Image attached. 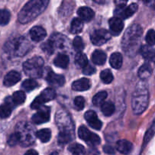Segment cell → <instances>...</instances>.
<instances>
[{"instance_id": "1", "label": "cell", "mask_w": 155, "mask_h": 155, "mask_svg": "<svg viewBox=\"0 0 155 155\" xmlns=\"http://www.w3.org/2000/svg\"><path fill=\"white\" fill-rule=\"evenodd\" d=\"M142 28L139 24H133L126 30L122 39V48L130 57H133L140 50Z\"/></svg>"}, {"instance_id": "2", "label": "cell", "mask_w": 155, "mask_h": 155, "mask_svg": "<svg viewBox=\"0 0 155 155\" xmlns=\"http://www.w3.org/2000/svg\"><path fill=\"white\" fill-rule=\"evenodd\" d=\"M56 124L59 129L58 143H69L74 138V125L69 114L64 110H60L55 116Z\"/></svg>"}, {"instance_id": "3", "label": "cell", "mask_w": 155, "mask_h": 155, "mask_svg": "<svg viewBox=\"0 0 155 155\" xmlns=\"http://www.w3.org/2000/svg\"><path fill=\"white\" fill-rule=\"evenodd\" d=\"M48 2L45 0H32L28 2L18 14V21L21 24L30 22L39 16L47 7Z\"/></svg>"}, {"instance_id": "4", "label": "cell", "mask_w": 155, "mask_h": 155, "mask_svg": "<svg viewBox=\"0 0 155 155\" xmlns=\"http://www.w3.org/2000/svg\"><path fill=\"white\" fill-rule=\"evenodd\" d=\"M149 93L144 83H139L132 95V108L135 114H141L148 107Z\"/></svg>"}, {"instance_id": "5", "label": "cell", "mask_w": 155, "mask_h": 155, "mask_svg": "<svg viewBox=\"0 0 155 155\" xmlns=\"http://www.w3.org/2000/svg\"><path fill=\"white\" fill-rule=\"evenodd\" d=\"M32 44L24 36L14 38L7 41L3 47L5 52L10 55L22 57L26 55L31 50Z\"/></svg>"}, {"instance_id": "6", "label": "cell", "mask_w": 155, "mask_h": 155, "mask_svg": "<svg viewBox=\"0 0 155 155\" xmlns=\"http://www.w3.org/2000/svg\"><path fill=\"white\" fill-rule=\"evenodd\" d=\"M15 133L19 136L20 144L22 146L28 147L34 143L36 133L31 124L25 121L19 122L16 126Z\"/></svg>"}, {"instance_id": "7", "label": "cell", "mask_w": 155, "mask_h": 155, "mask_svg": "<svg viewBox=\"0 0 155 155\" xmlns=\"http://www.w3.org/2000/svg\"><path fill=\"white\" fill-rule=\"evenodd\" d=\"M44 61L39 56L28 59L23 64V69L27 76L31 78L41 77L43 73Z\"/></svg>"}, {"instance_id": "8", "label": "cell", "mask_w": 155, "mask_h": 155, "mask_svg": "<svg viewBox=\"0 0 155 155\" xmlns=\"http://www.w3.org/2000/svg\"><path fill=\"white\" fill-rule=\"evenodd\" d=\"M56 96V92L52 88H47L42 91V93L35 98L34 101L31 104V108L34 110H38L40 107H42V104L45 102L51 101L54 99Z\"/></svg>"}, {"instance_id": "9", "label": "cell", "mask_w": 155, "mask_h": 155, "mask_svg": "<svg viewBox=\"0 0 155 155\" xmlns=\"http://www.w3.org/2000/svg\"><path fill=\"white\" fill-rule=\"evenodd\" d=\"M78 136L82 140L86 142L90 146L93 147L99 145L101 139L98 135L89 131L85 126H81L78 130Z\"/></svg>"}, {"instance_id": "10", "label": "cell", "mask_w": 155, "mask_h": 155, "mask_svg": "<svg viewBox=\"0 0 155 155\" xmlns=\"http://www.w3.org/2000/svg\"><path fill=\"white\" fill-rule=\"evenodd\" d=\"M111 38V33L105 29H98L94 30L90 36L92 44L97 46L104 45V43L110 40Z\"/></svg>"}, {"instance_id": "11", "label": "cell", "mask_w": 155, "mask_h": 155, "mask_svg": "<svg viewBox=\"0 0 155 155\" xmlns=\"http://www.w3.org/2000/svg\"><path fill=\"white\" fill-rule=\"evenodd\" d=\"M50 110L49 107L42 106L38 109V111L32 117V121L36 124H41L49 121L50 120Z\"/></svg>"}, {"instance_id": "12", "label": "cell", "mask_w": 155, "mask_h": 155, "mask_svg": "<svg viewBox=\"0 0 155 155\" xmlns=\"http://www.w3.org/2000/svg\"><path fill=\"white\" fill-rule=\"evenodd\" d=\"M138 10V5L136 3H132L127 7L124 8H117L115 10L114 14L117 18H123V19H127L133 16L136 11Z\"/></svg>"}, {"instance_id": "13", "label": "cell", "mask_w": 155, "mask_h": 155, "mask_svg": "<svg viewBox=\"0 0 155 155\" xmlns=\"http://www.w3.org/2000/svg\"><path fill=\"white\" fill-rule=\"evenodd\" d=\"M85 119L87 121L88 124L95 130H100L102 127V123L98 117L96 113L93 110L86 111L85 113Z\"/></svg>"}, {"instance_id": "14", "label": "cell", "mask_w": 155, "mask_h": 155, "mask_svg": "<svg viewBox=\"0 0 155 155\" xmlns=\"http://www.w3.org/2000/svg\"><path fill=\"white\" fill-rule=\"evenodd\" d=\"M15 104L12 102L11 97H8L5 100L4 104L0 106V119H5L11 115L12 109L15 107Z\"/></svg>"}, {"instance_id": "15", "label": "cell", "mask_w": 155, "mask_h": 155, "mask_svg": "<svg viewBox=\"0 0 155 155\" xmlns=\"http://www.w3.org/2000/svg\"><path fill=\"white\" fill-rule=\"evenodd\" d=\"M109 27L112 34L114 36H118L124 29V24L122 19L114 17L109 20Z\"/></svg>"}, {"instance_id": "16", "label": "cell", "mask_w": 155, "mask_h": 155, "mask_svg": "<svg viewBox=\"0 0 155 155\" xmlns=\"http://www.w3.org/2000/svg\"><path fill=\"white\" fill-rule=\"evenodd\" d=\"M46 80L49 85L57 86V87L62 86L65 83V79L63 76L54 74L52 71H50L49 73L47 74Z\"/></svg>"}, {"instance_id": "17", "label": "cell", "mask_w": 155, "mask_h": 155, "mask_svg": "<svg viewBox=\"0 0 155 155\" xmlns=\"http://www.w3.org/2000/svg\"><path fill=\"white\" fill-rule=\"evenodd\" d=\"M30 35L31 39L34 42H41L46 36V31H45L43 27H39V26H36V27H33L30 30Z\"/></svg>"}, {"instance_id": "18", "label": "cell", "mask_w": 155, "mask_h": 155, "mask_svg": "<svg viewBox=\"0 0 155 155\" xmlns=\"http://www.w3.org/2000/svg\"><path fill=\"white\" fill-rule=\"evenodd\" d=\"M21 76L18 72L15 71H12L8 73L4 77L3 84L5 86H12L21 80Z\"/></svg>"}, {"instance_id": "19", "label": "cell", "mask_w": 155, "mask_h": 155, "mask_svg": "<svg viewBox=\"0 0 155 155\" xmlns=\"http://www.w3.org/2000/svg\"><path fill=\"white\" fill-rule=\"evenodd\" d=\"M91 87V81L87 78H81L76 80L72 84V89L74 91H86Z\"/></svg>"}, {"instance_id": "20", "label": "cell", "mask_w": 155, "mask_h": 155, "mask_svg": "<svg viewBox=\"0 0 155 155\" xmlns=\"http://www.w3.org/2000/svg\"><path fill=\"white\" fill-rule=\"evenodd\" d=\"M65 39L64 36L61 33H54L48 39V42L54 48H62L65 45Z\"/></svg>"}, {"instance_id": "21", "label": "cell", "mask_w": 155, "mask_h": 155, "mask_svg": "<svg viewBox=\"0 0 155 155\" xmlns=\"http://www.w3.org/2000/svg\"><path fill=\"white\" fill-rule=\"evenodd\" d=\"M117 150L123 154H129L133 151V145L130 141L123 139L117 142Z\"/></svg>"}, {"instance_id": "22", "label": "cell", "mask_w": 155, "mask_h": 155, "mask_svg": "<svg viewBox=\"0 0 155 155\" xmlns=\"http://www.w3.org/2000/svg\"><path fill=\"white\" fill-rule=\"evenodd\" d=\"M79 18L82 21H89L95 16V12L89 7H81L77 11Z\"/></svg>"}, {"instance_id": "23", "label": "cell", "mask_w": 155, "mask_h": 155, "mask_svg": "<svg viewBox=\"0 0 155 155\" xmlns=\"http://www.w3.org/2000/svg\"><path fill=\"white\" fill-rule=\"evenodd\" d=\"M140 52L145 60L150 61L155 64V50L149 45H144L140 48Z\"/></svg>"}, {"instance_id": "24", "label": "cell", "mask_w": 155, "mask_h": 155, "mask_svg": "<svg viewBox=\"0 0 155 155\" xmlns=\"http://www.w3.org/2000/svg\"><path fill=\"white\" fill-rule=\"evenodd\" d=\"M152 74V68L148 63H145L140 67L138 71V76L142 80H147Z\"/></svg>"}, {"instance_id": "25", "label": "cell", "mask_w": 155, "mask_h": 155, "mask_svg": "<svg viewBox=\"0 0 155 155\" xmlns=\"http://www.w3.org/2000/svg\"><path fill=\"white\" fill-rule=\"evenodd\" d=\"M92 60L95 64L103 65L106 62L107 56L103 51L101 50H95L92 55Z\"/></svg>"}, {"instance_id": "26", "label": "cell", "mask_w": 155, "mask_h": 155, "mask_svg": "<svg viewBox=\"0 0 155 155\" xmlns=\"http://www.w3.org/2000/svg\"><path fill=\"white\" fill-rule=\"evenodd\" d=\"M70 59L67 54H58L54 60V64L55 66L61 68H67L69 64Z\"/></svg>"}, {"instance_id": "27", "label": "cell", "mask_w": 155, "mask_h": 155, "mask_svg": "<svg viewBox=\"0 0 155 155\" xmlns=\"http://www.w3.org/2000/svg\"><path fill=\"white\" fill-rule=\"evenodd\" d=\"M110 64L114 69H120L123 64V56L120 53L114 52L110 58Z\"/></svg>"}, {"instance_id": "28", "label": "cell", "mask_w": 155, "mask_h": 155, "mask_svg": "<svg viewBox=\"0 0 155 155\" xmlns=\"http://www.w3.org/2000/svg\"><path fill=\"white\" fill-rule=\"evenodd\" d=\"M83 22L80 18H74L71 22V32L73 34H78L81 33L83 29Z\"/></svg>"}, {"instance_id": "29", "label": "cell", "mask_w": 155, "mask_h": 155, "mask_svg": "<svg viewBox=\"0 0 155 155\" xmlns=\"http://www.w3.org/2000/svg\"><path fill=\"white\" fill-rule=\"evenodd\" d=\"M101 110L103 113V114L105 116L110 117L114 113L115 111V106L111 101H106L101 104Z\"/></svg>"}, {"instance_id": "30", "label": "cell", "mask_w": 155, "mask_h": 155, "mask_svg": "<svg viewBox=\"0 0 155 155\" xmlns=\"http://www.w3.org/2000/svg\"><path fill=\"white\" fill-rule=\"evenodd\" d=\"M51 130L49 129H42V130H39L36 132V136L43 143L48 142L51 139Z\"/></svg>"}, {"instance_id": "31", "label": "cell", "mask_w": 155, "mask_h": 155, "mask_svg": "<svg viewBox=\"0 0 155 155\" xmlns=\"http://www.w3.org/2000/svg\"><path fill=\"white\" fill-rule=\"evenodd\" d=\"M11 99H12V102L15 104V106L16 105H20V104H22L25 101L26 99V95L23 91H18V92H15L13 94L12 97H11Z\"/></svg>"}, {"instance_id": "32", "label": "cell", "mask_w": 155, "mask_h": 155, "mask_svg": "<svg viewBox=\"0 0 155 155\" xmlns=\"http://www.w3.org/2000/svg\"><path fill=\"white\" fill-rule=\"evenodd\" d=\"M107 97V93L105 91H101L98 92L92 98V103L95 106H101L105 101Z\"/></svg>"}, {"instance_id": "33", "label": "cell", "mask_w": 155, "mask_h": 155, "mask_svg": "<svg viewBox=\"0 0 155 155\" xmlns=\"http://www.w3.org/2000/svg\"><path fill=\"white\" fill-rule=\"evenodd\" d=\"M72 155H86V149L80 144H73L68 148Z\"/></svg>"}, {"instance_id": "34", "label": "cell", "mask_w": 155, "mask_h": 155, "mask_svg": "<svg viewBox=\"0 0 155 155\" xmlns=\"http://www.w3.org/2000/svg\"><path fill=\"white\" fill-rule=\"evenodd\" d=\"M75 64L80 68H83L88 65V58L85 54L79 52L75 56Z\"/></svg>"}, {"instance_id": "35", "label": "cell", "mask_w": 155, "mask_h": 155, "mask_svg": "<svg viewBox=\"0 0 155 155\" xmlns=\"http://www.w3.org/2000/svg\"><path fill=\"white\" fill-rule=\"evenodd\" d=\"M38 86V83L35 80L33 79H28L23 82L22 87L24 90L27 91V92H30V91L36 89Z\"/></svg>"}, {"instance_id": "36", "label": "cell", "mask_w": 155, "mask_h": 155, "mask_svg": "<svg viewBox=\"0 0 155 155\" xmlns=\"http://www.w3.org/2000/svg\"><path fill=\"white\" fill-rule=\"evenodd\" d=\"M100 77H101V80H102L103 83H106V84H109L114 80V76L112 74L111 71L107 69L101 71V74H100Z\"/></svg>"}, {"instance_id": "37", "label": "cell", "mask_w": 155, "mask_h": 155, "mask_svg": "<svg viewBox=\"0 0 155 155\" xmlns=\"http://www.w3.org/2000/svg\"><path fill=\"white\" fill-rule=\"evenodd\" d=\"M11 14L7 9H1L0 10V25L5 26L8 24L10 21Z\"/></svg>"}, {"instance_id": "38", "label": "cell", "mask_w": 155, "mask_h": 155, "mask_svg": "<svg viewBox=\"0 0 155 155\" xmlns=\"http://www.w3.org/2000/svg\"><path fill=\"white\" fill-rule=\"evenodd\" d=\"M84 43H83V41L82 39V38L80 36H76L74 38V41H73V47H74V50L77 52H81L82 50L84 48Z\"/></svg>"}, {"instance_id": "39", "label": "cell", "mask_w": 155, "mask_h": 155, "mask_svg": "<svg viewBox=\"0 0 155 155\" xmlns=\"http://www.w3.org/2000/svg\"><path fill=\"white\" fill-rule=\"evenodd\" d=\"M145 41L149 46L155 45V30H149L145 36Z\"/></svg>"}, {"instance_id": "40", "label": "cell", "mask_w": 155, "mask_h": 155, "mask_svg": "<svg viewBox=\"0 0 155 155\" xmlns=\"http://www.w3.org/2000/svg\"><path fill=\"white\" fill-rule=\"evenodd\" d=\"M154 133H155V120L154 124H152V126L150 127V129L147 131L146 134H145V138H144V145H146V144L151 140V138L154 136Z\"/></svg>"}, {"instance_id": "41", "label": "cell", "mask_w": 155, "mask_h": 155, "mask_svg": "<svg viewBox=\"0 0 155 155\" xmlns=\"http://www.w3.org/2000/svg\"><path fill=\"white\" fill-rule=\"evenodd\" d=\"M19 143H20L19 136H18L17 133H13V134H12L8 137V144L10 146H15V145H17Z\"/></svg>"}, {"instance_id": "42", "label": "cell", "mask_w": 155, "mask_h": 155, "mask_svg": "<svg viewBox=\"0 0 155 155\" xmlns=\"http://www.w3.org/2000/svg\"><path fill=\"white\" fill-rule=\"evenodd\" d=\"M41 48H42V51H43L44 52L46 53L48 55H51L54 51V48H53L52 45H51V43H50L48 41V42L42 43V45H41Z\"/></svg>"}, {"instance_id": "43", "label": "cell", "mask_w": 155, "mask_h": 155, "mask_svg": "<svg viewBox=\"0 0 155 155\" xmlns=\"http://www.w3.org/2000/svg\"><path fill=\"white\" fill-rule=\"evenodd\" d=\"M74 105L77 110H81L85 107V99L82 96L76 97L74 99Z\"/></svg>"}, {"instance_id": "44", "label": "cell", "mask_w": 155, "mask_h": 155, "mask_svg": "<svg viewBox=\"0 0 155 155\" xmlns=\"http://www.w3.org/2000/svg\"><path fill=\"white\" fill-rule=\"evenodd\" d=\"M95 71H96V69H95V68H93L92 66H91V65H89V64H88L86 67H85V68L83 69V74H86V75H92V74H95Z\"/></svg>"}, {"instance_id": "45", "label": "cell", "mask_w": 155, "mask_h": 155, "mask_svg": "<svg viewBox=\"0 0 155 155\" xmlns=\"http://www.w3.org/2000/svg\"><path fill=\"white\" fill-rule=\"evenodd\" d=\"M103 150H104V153H106L107 154L113 155L115 154L114 148L110 146V145H104V148H103Z\"/></svg>"}, {"instance_id": "46", "label": "cell", "mask_w": 155, "mask_h": 155, "mask_svg": "<svg viewBox=\"0 0 155 155\" xmlns=\"http://www.w3.org/2000/svg\"><path fill=\"white\" fill-rule=\"evenodd\" d=\"M86 155H99V151L95 148L92 147V148H89L88 151L86 152Z\"/></svg>"}, {"instance_id": "47", "label": "cell", "mask_w": 155, "mask_h": 155, "mask_svg": "<svg viewBox=\"0 0 155 155\" xmlns=\"http://www.w3.org/2000/svg\"><path fill=\"white\" fill-rule=\"evenodd\" d=\"M24 155H39V154H38V153L36 152L35 150H29L28 151H27V152L25 153V154Z\"/></svg>"}, {"instance_id": "48", "label": "cell", "mask_w": 155, "mask_h": 155, "mask_svg": "<svg viewBox=\"0 0 155 155\" xmlns=\"http://www.w3.org/2000/svg\"><path fill=\"white\" fill-rule=\"evenodd\" d=\"M95 2L97 3H104V2H103V1H98V0H95Z\"/></svg>"}, {"instance_id": "49", "label": "cell", "mask_w": 155, "mask_h": 155, "mask_svg": "<svg viewBox=\"0 0 155 155\" xmlns=\"http://www.w3.org/2000/svg\"><path fill=\"white\" fill-rule=\"evenodd\" d=\"M50 155H58V152H52Z\"/></svg>"}]
</instances>
